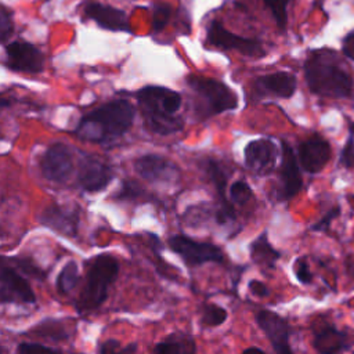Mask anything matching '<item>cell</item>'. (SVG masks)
Listing matches in <instances>:
<instances>
[{
  "instance_id": "cell-19",
  "label": "cell",
  "mask_w": 354,
  "mask_h": 354,
  "mask_svg": "<svg viewBox=\"0 0 354 354\" xmlns=\"http://www.w3.org/2000/svg\"><path fill=\"white\" fill-rule=\"evenodd\" d=\"M296 88H297L296 76L285 71L259 76L253 82V90L260 97L270 95V97L288 100L296 93Z\"/></svg>"
},
{
  "instance_id": "cell-8",
  "label": "cell",
  "mask_w": 354,
  "mask_h": 354,
  "mask_svg": "<svg viewBox=\"0 0 354 354\" xmlns=\"http://www.w3.org/2000/svg\"><path fill=\"white\" fill-rule=\"evenodd\" d=\"M73 170L71 149L62 142H53L47 147L40 159V171L48 181L64 184Z\"/></svg>"
},
{
  "instance_id": "cell-36",
  "label": "cell",
  "mask_w": 354,
  "mask_h": 354,
  "mask_svg": "<svg viewBox=\"0 0 354 354\" xmlns=\"http://www.w3.org/2000/svg\"><path fill=\"white\" fill-rule=\"evenodd\" d=\"M18 353H30V351H50V353H59L58 348L50 347L40 343H19L17 347Z\"/></svg>"
},
{
  "instance_id": "cell-20",
  "label": "cell",
  "mask_w": 354,
  "mask_h": 354,
  "mask_svg": "<svg viewBox=\"0 0 354 354\" xmlns=\"http://www.w3.org/2000/svg\"><path fill=\"white\" fill-rule=\"evenodd\" d=\"M84 15L93 19L102 29L127 33L133 32L126 12L112 6L102 3H87L84 6Z\"/></svg>"
},
{
  "instance_id": "cell-13",
  "label": "cell",
  "mask_w": 354,
  "mask_h": 354,
  "mask_svg": "<svg viewBox=\"0 0 354 354\" xmlns=\"http://www.w3.org/2000/svg\"><path fill=\"white\" fill-rule=\"evenodd\" d=\"M39 221L65 235V236H76L80 221V210L79 206H68L59 203H51L41 210L39 214Z\"/></svg>"
},
{
  "instance_id": "cell-14",
  "label": "cell",
  "mask_w": 354,
  "mask_h": 354,
  "mask_svg": "<svg viewBox=\"0 0 354 354\" xmlns=\"http://www.w3.org/2000/svg\"><path fill=\"white\" fill-rule=\"evenodd\" d=\"M0 300L4 304H32L36 301L35 292L26 278L6 264L0 270Z\"/></svg>"
},
{
  "instance_id": "cell-43",
  "label": "cell",
  "mask_w": 354,
  "mask_h": 354,
  "mask_svg": "<svg viewBox=\"0 0 354 354\" xmlns=\"http://www.w3.org/2000/svg\"><path fill=\"white\" fill-rule=\"evenodd\" d=\"M243 351H245V353H249V351H263V350L259 348V347H249V348H245Z\"/></svg>"
},
{
  "instance_id": "cell-1",
  "label": "cell",
  "mask_w": 354,
  "mask_h": 354,
  "mask_svg": "<svg viewBox=\"0 0 354 354\" xmlns=\"http://www.w3.org/2000/svg\"><path fill=\"white\" fill-rule=\"evenodd\" d=\"M303 71L306 84L313 94L336 100L354 97V79L335 51L328 48L311 51Z\"/></svg>"
},
{
  "instance_id": "cell-31",
  "label": "cell",
  "mask_w": 354,
  "mask_h": 354,
  "mask_svg": "<svg viewBox=\"0 0 354 354\" xmlns=\"http://www.w3.org/2000/svg\"><path fill=\"white\" fill-rule=\"evenodd\" d=\"M339 166L344 169H354V136L348 133L343 148L339 153Z\"/></svg>"
},
{
  "instance_id": "cell-40",
  "label": "cell",
  "mask_w": 354,
  "mask_h": 354,
  "mask_svg": "<svg viewBox=\"0 0 354 354\" xmlns=\"http://www.w3.org/2000/svg\"><path fill=\"white\" fill-rule=\"evenodd\" d=\"M344 266H346V271H347V274H348L351 278H354V253H351V254H347V256H346Z\"/></svg>"
},
{
  "instance_id": "cell-37",
  "label": "cell",
  "mask_w": 354,
  "mask_h": 354,
  "mask_svg": "<svg viewBox=\"0 0 354 354\" xmlns=\"http://www.w3.org/2000/svg\"><path fill=\"white\" fill-rule=\"evenodd\" d=\"M248 288H249V292L252 295H254L256 297H266V296L270 295V290H268L267 285L264 282H261V281H257V279L249 281Z\"/></svg>"
},
{
  "instance_id": "cell-22",
  "label": "cell",
  "mask_w": 354,
  "mask_h": 354,
  "mask_svg": "<svg viewBox=\"0 0 354 354\" xmlns=\"http://www.w3.org/2000/svg\"><path fill=\"white\" fill-rule=\"evenodd\" d=\"M155 353L158 354H167V353H195L196 346L194 339L189 335L185 333H171L167 337H165L162 342H159L155 348Z\"/></svg>"
},
{
  "instance_id": "cell-16",
  "label": "cell",
  "mask_w": 354,
  "mask_h": 354,
  "mask_svg": "<svg viewBox=\"0 0 354 354\" xmlns=\"http://www.w3.org/2000/svg\"><path fill=\"white\" fill-rule=\"evenodd\" d=\"M277 156V145L270 138H257L249 141L243 149L245 166L259 176L270 174L274 170Z\"/></svg>"
},
{
  "instance_id": "cell-27",
  "label": "cell",
  "mask_w": 354,
  "mask_h": 354,
  "mask_svg": "<svg viewBox=\"0 0 354 354\" xmlns=\"http://www.w3.org/2000/svg\"><path fill=\"white\" fill-rule=\"evenodd\" d=\"M266 7L271 11V15L281 30H285L288 24V4L292 0H263Z\"/></svg>"
},
{
  "instance_id": "cell-44",
  "label": "cell",
  "mask_w": 354,
  "mask_h": 354,
  "mask_svg": "<svg viewBox=\"0 0 354 354\" xmlns=\"http://www.w3.org/2000/svg\"><path fill=\"white\" fill-rule=\"evenodd\" d=\"M353 101H354V97H353Z\"/></svg>"
},
{
  "instance_id": "cell-7",
  "label": "cell",
  "mask_w": 354,
  "mask_h": 354,
  "mask_svg": "<svg viewBox=\"0 0 354 354\" xmlns=\"http://www.w3.org/2000/svg\"><path fill=\"white\" fill-rule=\"evenodd\" d=\"M206 43L221 50H235L248 57H263L266 54L260 40L231 33L218 21H212L207 25Z\"/></svg>"
},
{
  "instance_id": "cell-2",
  "label": "cell",
  "mask_w": 354,
  "mask_h": 354,
  "mask_svg": "<svg viewBox=\"0 0 354 354\" xmlns=\"http://www.w3.org/2000/svg\"><path fill=\"white\" fill-rule=\"evenodd\" d=\"M134 108L127 100L109 101L84 115L73 134L90 142H108L122 137L131 126Z\"/></svg>"
},
{
  "instance_id": "cell-42",
  "label": "cell",
  "mask_w": 354,
  "mask_h": 354,
  "mask_svg": "<svg viewBox=\"0 0 354 354\" xmlns=\"http://www.w3.org/2000/svg\"><path fill=\"white\" fill-rule=\"evenodd\" d=\"M348 133H351L354 136V120H348Z\"/></svg>"
},
{
  "instance_id": "cell-29",
  "label": "cell",
  "mask_w": 354,
  "mask_h": 354,
  "mask_svg": "<svg viewBox=\"0 0 354 354\" xmlns=\"http://www.w3.org/2000/svg\"><path fill=\"white\" fill-rule=\"evenodd\" d=\"M293 274L301 285H310L314 281V274L310 270V264L306 256H299L293 261Z\"/></svg>"
},
{
  "instance_id": "cell-15",
  "label": "cell",
  "mask_w": 354,
  "mask_h": 354,
  "mask_svg": "<svg viewBox=\"0 0 354 354\" xmlns=\"http://www.w3.org/2000/svg\"><path fill=\"white\" fill-rule=\"evenodd\" d=\"M313 348L319 354H337L351 350L354 339L346 329H339L336 325L324 322L313 332Z\"/></svg>"
},
{
  "instance_id": "cell-21",
  "label": "cell",
  "mask_w": 354,
  "mask_h": 354,
  "mask_svg": "<svg viewBox=\"0 0 354 354\" xmlns=\"http://www.w3.org/2000/svg\"><path fill=\"white\" fill-rule=\"evenodd\" d=\"M249 252L252 261L263 268H274V264L281 257V252L270 243L267 231H263L254 241H252Z\"/></svg>"
},
{
  "instance_id": "cell-11",
  "label": "cell",
  "mask_w": 354,
  "mask_h": 354,
  "mask_svg": "<svg viewBox=\"0 0 354 354\" xmlns=\"http://www.w3.org/2000/svg\"><path fill=\"white\" fill-rule=\"evenodd\" d=\"M6 66L14 72L40 73L44 68V54L32 43L15 40L6 46Z\"/></svg>"
},
{
  "instance_id": "cell-30",
  "label": "cell",
  "mask_w": 354,
  "mask_h": 354,
  "mask_svg": "<svg viewBox=\"0 0 354 354\" xmlns=\"http://www.w3.org/2000/svg\"><path fill=\"white\" fill-rule=\"evenodd\" d=\"M171 17V7L167 4H156L153 8V17H152V32L160 33L165 26L167 25L169 19Z\"/></svg>"
},
{
  "instance_id": "cell-6",
  "label": "cell",
  "mask_w": 354,
  "mask_h": 354,
  "mask_svg": "<svg viewBox=\"0 0 354 354\" xmlns=\"http://www.w3.org/2000/svg\"><path fill=\"white\" fill-rule=\"evenodd\" d=\"M167 243L189 267H196L205 263H221L224 259L223 250L210 242L194 241L184 235H173L169 238Z\"/></svg>"
},
{
  "instance_id": "cell-18",
  "label": "cell",
  "mask_w": 354,
  "mask_h": 354,
  "mask_svg": "<svg viewBox=\"0 0 354 354\" xmlns=\"http://www.w3.org/2000/svg\"><path fill=\"white\" fill-rule=\"evenodd\" d=\"M134 169L140 177L149 183H173L178 177V167L158 153H147L137 158Z\"/></svg>"
},
{
  "instance_id": "cell-32",
  "label": "cell",
  "mask_w": 354,
  "mask_h": 354,
  "mask_svg": "<svg viewBox=\"0 0 354 354\" xmlns=\"http://www.w3.org/2000/svg\"><path fill=\"white\" fill-rule=\"evenodd\" d=\"M340 213H342L340 206H333V207H330L329 210H326V213H325L317 223H314V224L310 227L311 231H314V232H328V231L330 230L332 221H333L336 217H339Z\"/></svg>"
},
{
  "instance_id": "cell-17",
  "label": "cell",
  "mask_w": 354,
  "mask_h": 354,
  "mask_svg": "<svg viewBox=\"0 0 354 354\" xmlns=\"http://www.w3.org/2000/svg\"><path fill=\"white\" fill-rule=\"evenodd\" d=\"M113 173L109 165L94 155H84L79 163L77 183L86 192H98L108 187Z\"/></svg>"
},
{
  "instance_id": "cell-26",
  "label": "cell",
  "mask_w": 354,
  "mask_h": 354,
  "mask_svg": "<svg viewBox=\"0 0 354 354\" xmlns=\"http://www.w3.org/2000/svg\"><path fill=\"white\" fill-rule=\"evenodd\" d=\"M199 313H201V324H203L205 326H210V328L221 325L228 317L227 310L214 303L202 304Z\"/></svg>"
},
{
  "instance_id": "cell-41",
  "label": "cell",
  "mask_w": 354,
  "mask_h": 354,
  "mask_svg": "<svg viewBox=\"0 0 354 354\" xmlns=\"http://www.w3.org/2000/svg\"><path fill=\"white\" fill-rule=\"evenodd\" d=\"M137 351V344L136 343H130L126 347H122L120 353H136Z\"/></svg>"
},
{
  "instance_id": "cell-3",
  "label": "cell",
  "mask_w": 354,
  "mask_h": 354,
  "mask_svg": "<svg viewBox=\"0 0 354 354\" xmlns=\"http://www.w3.org/2000/svg\"><path fill=\"white\" fill-rule=\"evenodd\" d=\"M137 102L148 130L156 134H171L183 129L184 122L178 116L181 95L163 86H145L137 93Z\"/></svg>"
},
{
  "instance_id": "cell-39",
  "label": "cell",
  "mask_w": 354,
  "mask_h": 354,
  "mask_svg": "<svg viewBox=\"0 0 354 354\" xmlns=\"http://www.w3.org/2000/svg\"><path fill=\"white\" fill-rule=\"evenodd\" d=\"M122 347H120V343L118 340H106L104 343H101V346L98 347V351L101 354H106V353H120Z\"/></svg>"
},
{
  "instance_id": "cell-25",
  "label": "cell",
  "mask_w": 354,
  "mask_h": 354,
  "mask_svg": "<svg viewBox=\"0 0 354 354\" xmlns=\"http://www.w3.org/2000/svg\"><path fill=\"white\" fill-rule=\"evenodd\" d=\"M77 282H79V268H77L76 261L71 260L59 271V274L57 277L55 288L59 293L66 295V293H71L76 288Z\"/></svg>"
},
{
  "instance_id": "cell-34",
  "label": "cell",
  "mask_w": 354,
  "mask_h": 354,
  "mask_svg": "<svg viewBox=\"0 0 354 354\" xmlns=\"http://www.w3.org/2000/svg\"><path fill=\"white\" fill-rule=\"evenodd\" d=\"M12 30H14L12 14L6 6H1V11H0V37H1V43L7 41V39L12 35Z\"/></svg>"
},
{
  "instance_id": "cell-24",
  "label": "cell",
  "mask_w": 354,
  "mask_h": 354,
  "mask_svg": "<svg viewBox=\"0 0 354 354\" xmlns=\"http://www.w3.org/2000/svg\"><path fill=\"white\" fill-rule=\"evenodd\" d=\"M30 335L46 337L51 342H59V340H65L68 337V330L61 321L47 319V321L40 322L37 326H35L30 330Z\"/></svg>"
},
{
  "instance_id": "cell-4",
  "label": "cell",
  "mask_w": 354,
  "mask_h": 354,
  "mask_svg": "<svg viewBox=\"0 0 354 354\" xmlns=\"http://www.w3.org/2000/svg\"><path fill=\"white\" fill-rule=\"evenodd\" d=\"M119 274V261L108 254L97 256L88 266L84 285L79 293L76 308L80 314H88L100 308L108 297L109 288Z\"/></svg>"
},
{
  "instance_id": "cell-10",
  "label": "cell",
  "mask_w": 354,
  "mask_h": 354,
  "mask_svg": "<svg viewBox=\"0 0 354 354\" xmlns=\"http://www.w3.org/2000/svg\"><path fill=\"white\" fill-rule=\"evenodd\" d=\"M256 322L270 340L272 350L279 354H292L290 336L293 329L286 318L271 310H260L256 314Z\"/></svg>"
},
{
  "instance_id": "cell-33",
  "label": "cell",
  "mask_w": 354,
  "mask_h": 354,
  "mask_svg": "<svg viewBox=\"0 0 354 354\" xmlns=\"http://www.w3.org/2000/svg\"><path fill=\"white\" fill-rule=\"evenodd\" d=\"M144 196V191L141 189V187L130 180H124L122 183L120 191L115 195L116 199H137Z\"/></svg>"
},
{
  "instance_id": "cell-12",
  "label": "cell",
  "mask_w": 354,
  "mask_h": 354,
  "mask_svg": "<svg viewBox=\"0 0 354 354\" xmlns=\"http://www.w3.org/2000/svg\"><path fill=\"white\" fill-rule=\"evenodd\" d=\"M301 166L299 163L297 155L293 148L286 142L281 141V169H279V180L281 189L279 198L282 201H289L295 198L303 188V177H301Z\"/></svg>"
},
{
  "instance_id": "cell-35",
  "label": "cell",
  "mask_w": 354,
  "mask_h": 354,
  "mask_svg": "<svg viewBox=\"0 0 354 354\" xmlns=\"http://www.w3.org/2000/svg\"><path fill=\"white\" fill-rule=\"evenodd\" d=\"M14 261L17 263V267L21 268L24 272H26L35 278H39V279L46 278V274L37 266H35L32 261H29L26 259H14Z\"/></svg>"
},
{
  "instance_id": "cell-9",
  "label": "cell",
  "mask_w": 354,
  "mask_h": 354,
  "mask_svg": "<svg viewBox=\"0 0 354 354\" xmlns=\"http://www.w3.org/2000/svg\"><path fill=\"white\" fill-rule=\"evenodd\" d=\"M332 158L330 142L318 133L303 140L297 147V159L301 169L308 174L321 173Z\"/></svg>"
},
{
  "instance_id": "cell-23",
  "label": "cell",
  "mask_w": 354,
  "mask_h": 354,
  "mask_svg": "<svg viewBox=\"0 0 354 354\" xmlns=\"http://www.w3.org/2000/svg\"><path fill=\"white\" fill-rule=\"evenodd\" d=\"M205 170L207 173V177L210 178V181L213 183V185L216 187L217 189V194H218V199H220V203L221 206H230L232 205L231 199H227L225 196V189H227V174L224 171V167L223 165L216 160V159H207L205 162Z\"/></svg>"
},
{
  "instance_id": "cell-5",
  "label": "cell",
  "mask_w": 354,
  "mask_h": 354,
  "mask_svg": "<svg viewBox=\"0 0 354 354\" xmlns=\"http://www.w3.org/2000/svg\"><path fill=\"white\" fill-rule=\"evenodd\" d=\"M187 84L201 98V112L205 118L232 111L238 106L235 93L217 79L189 75L187 76Z\"/></svg>"
},
{
  "instance_id": "cell-28",
  "label": "cell",
  "mask_w": 354,
  "mask_h": 354,
  "mask_svg": "<svg viewBox=\"0 0 354 354\" xmlns=\"http://www.w3.org/2000/svg\"><path fill=\"white\" fill-rule=\"evenodd\" d=\"M253 198V191L245 180H236L230 187V199L232 203L243 205Z\"/></svg>"
},
{
  "instance_id": "cell-38",
  "label": "cell",
  "mask_w": 354,
  "mask_h": 354,
  "mask_svg": "<svg viewBox=\"0 0 354 354\" xmlns=\"http://www.w3.org/2000/svg\"><path fill=\"white\" fill-rule=\"evenodd\" d=\"M342 51L348 59L354 61V32H350L344 36L342 41Z\"/></svg>"
}]
</instances>
